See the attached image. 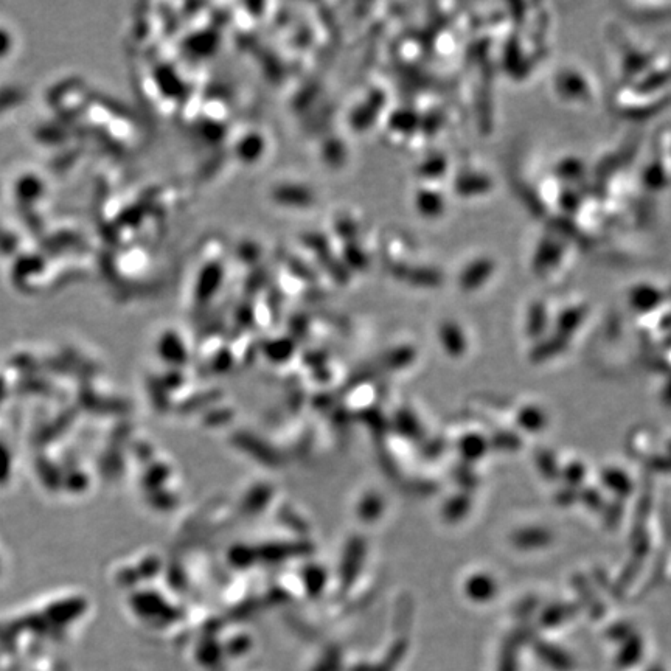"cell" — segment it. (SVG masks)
<instances>
[{"label":"cell","mask_w":671,"mask_h":671,"mask_svg":"<svg viewBox=\"0 0 671 671\" xmlns=\"http://www.w3.org/2000/svg\"><path fill=\"white\" fill-rule=\"evenodd\" d=\"M557 92L563 98H577L575 101L586 103L592 98L591 83L588 78L581 77L580 72L574 69L561 70L558 72L557 80H555Z\"/></svg>","instance_id":"obj_1"},{"label":"cell","mask_w":671,"mask_h":671,"mask_svg":"<svg viewBox=\"0 0 671 671\" xmlns=\"http://www.w3.org/2000/svg\"><path fill=\"white\" fill-rule=\"evenodd\" d=\"M494 263L490 258H477L474 263L466 266L460 274L459 285L466 289L480 288L493 275Z\"/></svg>","instance_id":"obj_2"}]
</instances>
